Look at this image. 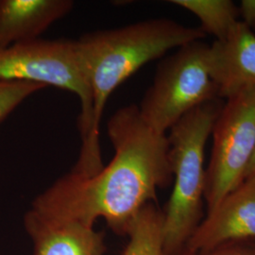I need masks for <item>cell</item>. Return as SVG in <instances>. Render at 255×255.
Masks as SVG:
<instances>
[{"label": "cell", "instance_id": "7a4b0ae2", "mask_svg": "<svg viewBox=\"0 0 255 255\" xmlns=\"http://www.w3.org/2000/svg\"><path fill=\"white\" fill-rule=\"evenodd\" d=\"M205 36L200 27L156 18L88 32L73 40L92 98L91 135L87 146L80 151L73 172L91 176L103 167L100 129L105 106L114 91L147 63Z\"/></svg>", "mask_w": 255, "mask_h": 255}, {"label": "cell", "instance_id": "7c38bea8", "mask_svg": "<svg viewBox=\"0 0 255 255\" xmlns=\"http://www.w3.org/2000/svg\"><path fill=\"white\" fill-rule=\"evenodd\" d=\"M172 4L196 15L200 28L216 41L225 39L239 23L238 6L231 0H172Z\"/></svg>", "mask_w": 255, "mask_h": 255}, {"label": "cell", "instance_id": "8992f818", "mask_svg": "<svg viewBox=\"0 0 255 255\" xmlns=\"http://www.w3.org/2000/svg\"><path fill=\"white\" fill-rule=\"evenodd\" d=\"M211 135L204 192L207 213L245 181L255 150V89L226 100Z\"/></svg>", "mask_w": 255, "mask_h": 255}, {"label": "cell", "instance_id": "2e32d148", "mask_svg": "<svg viewBox=\"0 0 255 255\" xmlns=\"http://www.w3.org/2000/svg\"><path fill=\"white\" fill-rule=\"evenodd\" d=\"M246 179H255V150L254 157L252 159V162L249 165V168H248V171H247L245 180Z\"/></svg>", "mask_w": 255, "mask_h": 255}, {"label": "cell", "instance_id": "ba28073f", "mask_svg": "<svg viewBox=\"0 0 255 255\" xmlns=\"http://www.w3.org/2000/svg\"><path fill=\"white\" fill-rule=\"evenodd\" d=\"M24 228L33 255H105V235L79 221L52 219L32 209L24 216Z\"/></svg>", "mask_w": 255, "mask_h": 255}, {"label": "cell", "instance_id": "9a60e30c", "mask_svg": "<svg viewBox=\"0 0 255 255\" xmlns=\"http://www.w3.org/2000/svg\"><path fill=\"white\" fill-rule=\"evenodd\" d=\"M238 11L240 22L255 33V0H242Z\"/></svg>", "mask_w": 255, "mask_h": 255}, {"label": "cell", "instance_id": "4fadbf2b", "mask_svg": "<svg viewBox=\"0 0 255 255\" xmlns=\"http://www.w3.org/2000/svg\"><path fill=\"white\" fill-rule=\"evenodd\" d=\"M46 87L36 82L0 81V123L29 97Z\"/></svg>", "mask_w": 255, "mask_h": 255}, {"label": "cell", "instance_id": "9c48e42d", "mask_svg": "<svg viewBox=\"0 0 255 255\" xmlns=\"http://www.w3.org/2000/svg\"><path fill=\"white\" fill-rule=\"evenodd\" d=\"M210 73L220 100L255 89V33L240 21L228 36L208 50Z\"/></svg>", "mask_w": 255, "mask_h": 255}, {"label": "cell", "instance_id": "30bf717a", "mask_svg": "<svg viewBox=\"0 0 255 255\" xmlns=\"http://www.w3.org/2000/svg\"><path fill=\"white\" fill-rule=\"evenodd\" d=\"M73 7L71 0H0V50L40 39Z\"/></svg>", "mask_w": 255, "mask_h": 255}, {"label": "cell", "instance_id": "52a82bcc", "mask_svg": "<svg viewBox=\"0 0 255 255\" xmlns=\"http://www.w3.org/2000/svg\"><path fill=\"white\" fill-rule=\"evenodd\" d=\"M245 241L255 242V179H246L207 213L183 251Z\"/></svg>", "mask_w": 255, "mask_h": 255}, {"label": "cell", "instance_id": "3957f363", "mask_svg": "<svg viewBox=\"0 0 255 255\" xmlns=\"http://www.w3.org/2000/svg\"><path fill=\"white\" fill-rule=\"evenodd\" d=\"M223 104L218 99L192 110L166 135L173 189L163 211L164 255H180L203 219L205 147Z\"/></svg>", "mask_w": 255, "mask_h": 255}, {"label": "cell", "instance_id": "277c9868", "mask_svg": "<svg viewBox=\"0 0 255 255\" xmlns=\"http://www.w3.org/2000/svg\"><path fill=\"white\" fill-rule=\"evenodd\" d=\"M209 45L202 40L185 44L158 64L153 82L138 106L141 118L154 131L166 132L192 110L218 100L210 73Z\"/></svg>", "mask_w": 255, "mask_h": 255}, {"label": "cell", "instance_id": "6da1fadb", "mask_svg": "<svg viewBox=\"0 0 255 255\" xmlns=\"http://www.w3.org/2000/svg\"><path fill=\"white\" fill-rule=\"evenodd\" d=\"M115 154L91 176L70 171L39 194L30 209L52 219L95 227L103 219L115 234L127 237L144 206L157 202V192L173 178L166 134L146 125L137 105L115 112L107 123Z\"/></svg>", "mask_w": 255, "mask_h": 255}, {"label": "cell", "instance_id": "8fae6325", "mask_svg": "<svg viewBox=\"0 0 255 255\" xmlns=\"http://www.w3.org/2000/svg\"><path fill=\"white\" fill-rule=\"evenodd\" d=\"M162 231L163 211L154 202L146 204L130 224L122 255H164Z\"/></svg>", "mask_w": 255, "mask_h": 255}, {"label": "cell", "instance_id": "5b68a950", "mask_svg": "<svg viewBox=\"0 0 255 255\" xmlns=\"http://www.w3.org/2000/svg\"><path fill=\"white\" fill-rule=\"evenodd\" d=\"M0 81L30 82L75 94L81 102L82 148L92 129V98L74 48L73 40L36 39L0 50Z\"/></svg>", "mask_w": 255, "mask_h": 255}, {"label": "cell", "instance_id": "5bb4252c", "mask_svg": "<svg viewBox=\"0 0 255 255\" xmlns=\"http://www.w3.org/2000/svg\"><path fill=\"white\" fill-rule=\"evenodd\" d=\"M179 255H255V242H234L207 251H183Z\"/></svg>", "mask_w": 255, "mask_h": 255}]
</instances>
